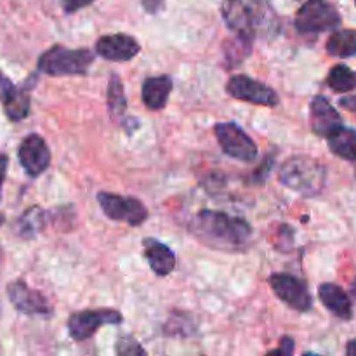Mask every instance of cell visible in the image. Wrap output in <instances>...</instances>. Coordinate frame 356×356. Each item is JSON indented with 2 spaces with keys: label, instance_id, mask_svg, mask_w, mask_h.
Masks as SVG:
<instances>
[{
  "label": "cell",
  "instance_id": "6da1fadb",
  "mask_svg": "<svg viewBox=\"0 0 356 356\" xmlns=\"http://www.w3.org/2000/svg\"><path fill=\"white\" fill-rule=\"evenodd\" d=\"M190 232L209 247L236 252L249 243L252 228L242 218H232L219 211H200L190 222Z\"/></svg>",
  "mask_w": 356,
  "mask_h": 356
},
{
  "label": "cell",
  "instance_id": "7a4b0ae2",
  "mask_svg": "<svg viewBox=\"0 0 356 356\" xmlns=\"http://www.w3.org/2000/svg\"><path fill=\"white\" fill-rule=\"evenodd\" d=\"M278 181L302 197H316L325 188L327 169L312 156H291L280 167Z\"/></svg>",
  "mask_w": 356,
  "mask_h": 356
},
{
  "label": "cell",
  "instance_id": "3957f363",
  "mask_svg": "<svg viewBox=\"0 0 356 356\" xmlns=\"http://www.w3.org/2000/svg\"><path fill=\"white\" fill-rule=\"evenodd\" d=\"M266 0H225L221 6L226 26L240 38H254L268 19Z\"/></svg>",
  "mask_w": 356,
  "mask_h": 356
},
{
  "label": "cell",
  "instance_id": "277c9868",
  "mask_svg": "<svg viewBox=\"0 0 356 356\" xmlns=\"http://www.w3.org/2000/svg\"><path fill=\"white\" fill-rule=\"evenodd\" d=\"M94 54L89 49H68L63 45H54L38 58L37 68L45 75L52 76L83 75L90 68Z\"/></svg>",
  "mask_w": 356,
  "mask_h": 356
},
{
  "label": "cell",
  "instance_id": "5b68a950",
  "mask_svg": "<svg viewBox=\"0 0 356 356\" xmlns=\"http://www.w3.org/2000/svg\"><path fill=\"white\" fill-rule=\"evenodd\" d=\"M343 21L339 10L327 0H308L296 14V30L299 33H322L337 28Z\"/></svg>",
  "mask_w": 356,
  "mask_h": 356
},
{
  "label": "cell",
  "instance_id": "8992f818",
  "mask_svg": "<svg viewBox=\"0 0 356 356\" xmlns=\"http://www.w3.org/2000/svg\"><path fill=\"white\" fill-rule=\"evenodd\" d=\"M97 204H99L104 216H108L113 221L138 226L148 219V209L138 198H129L122 197V195L101 191V193H97Z\"/></svg>",
  "mask_w": 356,
  "mask_h": 356
},
{
  "label": "cell",
  "instance_id": "52a82bcc",
  "mask_svg": "<svg viewBox=\"0 0 356 356\" xmlns=\"http://www.w3.org/2000/svg\"><path fill=\"white\" fill-rule=\"evenodd\" d=\"M216 139L222 152L240 162H254L257 159V146L243 129L233 122H221L214 127Z\"/></svg>",
  "mask_w": 356,
  "mask_h": 356
},
{
  "label": "cell",
  "instance_id": "ba28073f",
  "mask_svg": "<svg viewBox=\"0 0 356 356\" xmlns=\"http://www.w3.org/2000/svg\"><path fill=\"white\" fill-rule=\"evenodd\" d=\"M226 92L235 99L247 101L257 106L275 108L280 103V97L275 92V89L247 75H233L226 83Z\"/></svg>",
  "mask_w": 356,
  "mask_h": 356
},
{
  "label": "cell",
  "instance_id": "9c48e42d",
  "mask_svg": "<svg viewBox=\"0 0 356 356\" xmlns=\"http://www.w3.org/2000/svg\"><path fill=\"white\" fill-rule=\"evenodd\" d=\"M122 322L124 316L117 309H86L70 316L68 332L75 341H86L103 325H118Z\"/></svg>",
  "mask_w": 356,
  "mask_h": 356
},
{
  "label": "cell",
  "instance_id": "30bf717a",
  "mask_svg": "<svg viewBox=\"0 0 356 356\" xmlns=\"http://www.w3.org/2000/svg\"><path fill=\"white\" fill-rule=\"evenodd\" d=\"M270 285L277 298L294 312L306 313L312 309V294H309L305 282H301L299 278L292 277V275L275 273L270 277Z\"/></svg>",
  "mask_w": 356,
  "mask_h": 356
},
{
  "label": "cell",
  "instance_id": "8fae6325",
  "mask_svg": "<svg viewBox=\"0 0 356 356\" xmlns=\"http://www.w3.org/2000/svg\"><path fill=\"white\" fill-rule=\"evenodd\" d=\"M7 296H9L14 308L23 315L49 316L52 313V306L47 301V298L38 291H33L30 285L21 280L9 284Z\"/></svg>",
  "mask_w": 356,
  "mask_h": 356
},
{
  "label": "cell",
  "instance_id": "7c38bea8",
  "mask_svg": "<svg viewBox=\"0 0 356 356\" xmlns=\"http://www.w3.org/2000/svg\"><path fill=\"white\" fill-rule=\"evenodd\" d=\"M17 156H19L21 167L26 170L30 177L40 176L51 163V152H49L47 143L38 134H30L23 139Z\"/></svg>",
  "mask_w": 356,
  "mask_h": 356
},
{
  "label": "cell",
  "instance_id": "4fadbf2b",
  "mask_svg": "<svg viewBox=\"0 0 356 356\" xmlns=\"http://www.w3.org/2000/svg\"><path fill=\"white\" fill-rule=\"evenodd\" d=\"M141 45L127 33L104 35L96 42V52L108 61H131L139 54Z\"/></svg>",
  "mask_w": 356,
  "mask_h": 356
},
{
  "label": "cell",
  "instance_id": "5bb4252c",
  "mask_svg": "<svg viewBox=\"0 0 356 356\" xmlns=\"http://www.w3.org/2000/svg\"><path fill=\"white\" fill-rule=\"evenodd\" d=\"M309 120H312V129L316 136H327L343 125V118L337 113L336 108L330 104V101L323 96H315L309 104Z\"/></svg>",
  "mask_w": 356,
  "mask_h": 356
},
{
  "label": "cell",
  "instance_id": "9a60e30c",
  "mask_svg": "<svg viewBox=\"0 0 356 356\" xmlns=\"http://www.w3.org/2000/svg\"><path fill=\"white\" fill-rule=\"evenodd\" d=\"M0 101L6 115L13 122H19L30 113V94L24 87H16L0 75Z\"/></svg>",
  "mask_w": 356,
  "mask_h": 356
},
{
  "label": "cell",
  "instance_id": "2e32d148",
  "mask_svg": "<svg viewBox=\"0 0 356 356\" xmlns=\"http://www.w3.org/2000/svg\"><path fill=\"white\" fill-rule=\"evenodd\" d=\"M145 256L156 277H167L176 268V254L155 238L145 240Z\"/></svg>",
  "mask_w": 356,
  "mask_h": 356
},
{
  "label": "cell",
  "instance_id": "e0dca14e",
  "mask_svg": "<svg viewBox=\"0 0 356 356\" xmlns=\"http://www.w3.org/2000/svg\"><path fill=\"white\" fill-rule=\"evenodd\" d=\"M322 305L341 320H350L353 316V302L350 296L336 284H322L318 289Z\"/></svg>",
  "mask_w": 356,
  "mask_h": 356
},
{
  "label": "cell",
  "instance_id": "ac0fdd59",
  "mask_svg": "<svg viewBox=\"0 0 356 356\" xmlns=\"http://www.w3.org/2000/svg\"><path fill=\"white\" fill-rule=\"evenodd\" d=\"M170 90H172V79L170 76L159 75L146 79L141 92L143 103L148 110H162L169 101Z\"/></svg>",
  "mask_w": 356,
  "mask_h": 356
},
{
  "label": "cell",
  "instance_id": "d6986e66",
  "mask_svg": "<svg viewBox=\"0 0 356 356\" xmlns=\"http://www.w3.org/2000/svg\"><path fill=\"white\" fill-rule=\"evenodd\" d=\"M327 145L330 152L339 159L355 162L356 160V131L355 129L339 125L327 136Z\"/></svg>",
  "mask_w": 356,
  "mask_h": 356
},
{
  "label": "cell",
  "instance_id": "ffe728a7",
  "mask_svg": "<svg viewBox=\"0 0 356 356\" xmlns=\"http://www.w3.org/2000/svg\"><path fill=\"white\" fill-rule=\"evenodd\" d=\"M327 52L334 58H353L356 56V30L344 28L334 31L327 40Z\"/></svg>",
  "mask_w": 356,
  "mask_h": 356
},
{
  "label": "cell",
  "instance_id": "44dd1931",
  "mask_svg": "<svg viewBox=\"0 0 356 356\" xmlns=\"http://www.w3.org/2000/svg\"><path fill=\"white\" fill-rule=\"evenodd\" d=\"M45 225V212L40 207H30L21 214L16 222V233L21 238H33L42 232Z\"/></svg>",
  "mask_w": 356,
  "mask_h": 356
},
{
  "label": "cell",
  "instance_id": "7402d4cb",
  "mask_svg": "<svg viewBox=\"0 0 356 356\" xmlns=\"http://www.w3.org/2000/svg\"><path fill=\"white\" fill-rule=\"evenodd\" d=\"M108 111H110L113 120H120L127 108V99H125L124 83H122L120 76L111 75L110 83H108Z\"/></svg>",
  "mask_w": 356,
  "mask_h": 356
},
{
  "label": "cell",
  "instance_id": "603a6c76",
  "mask_svg": "<svg viewBox=\"0 0 356 356\" xmlns=\"http://www.w3.org/2000/svg\"><path fill=\"white\" fill-rule=\"evenodd\" d=\"M327 86L334 92H351L356 89V73L346 65H336L329 72L327 76Z\"/></svg>",
  "mask_w": 356,
  "mask_h": 356
},
{
  "label": "cell",
  "instance_id": "cb8c5ba5",
  "mask_svg": "<svg viewBox=\"0 0 356 356\" xmlns=\"http://www.w3.org/2000/svg\"><path fill=\"white\" fill-rule=\"evenodd\" d=\"M117 353L118 355H145L146 351L143 350V348L139 346L138 343H134L132 339H127V337H124V339L118 341Z\"/></svg>",
  "mask_w": 356,
  "mask_h": 356
},
{
  "label": "cell",
  "instance_id": "d4e9b609",
  "mask_svg": "<svg viewBox=\"0 0 356 356\" xmlns=\"http://www.w3.org/2000/svg\"><path fill=\"white\" fill-rule=\"evenodd\" d=\"M294 339H292V337H282V341H280V346L277 348V350H273V351H270V355H285V356H289V355H292L294 353Z\"/></svg>",
  "mask_w": 356,
  "mask_h": 356
},
{
  "label": "cell",
  "instance_id": "484cf974",
  "mask_svg": "<svg viewBox=\"0 0 356 356\" xmlns=\"http://www.w3.org/2000/svg\"><path fill=\"white\" fill-rule=\"evenodd\" d=\"M92 2L94 0H61L63 9H65V13H68V14L75 13V10L82 9V7L90 6Z\"/></svg>",
  "mask_w": 356,
  "mask_h": 356
},
{
  "label": "cell",
  "instance_id": "4316f807",
  "mask_svg": "<svg viewBox=\"0 0 356 356\" xmlns=\"http://www.w3.org/2000/svg\"><path fill=\"white\" fill-rule=\"evenodd\" d=\"M7 167H9V159L6 155H0V198H2V186L6 181Z\"/></svg>",
  "mask_w": 356,
  "mask_h": 356
},
{
  "label": "cell",
  "instance_id": "83f0119b",
  "mask_svg": "<svg viewBox=\"0 0 356 356\" xmlns=\"http://www.w3.org/2000/svg\"><path fill=\"white\" fill-rule=\"evenodd\" d=\"M341 106L346 108V110L353 111L356 115V94H351V96H346L341 99Z\"/></svg>",
  "mask_w": 356,
  "mask_h": 356
},
{
  "label": "cell",
  "instance_id": "f1b7e54d",
  "mask_svg": "<svg viewBox=\"0 0 356 356\" xmlns=\"http://www.w3.org/2000/svg\"><path fill=\"white\" fill-rule=\"evenodd\" d=\"M143 3L148 13H156L162 7V0H143Z\"/></svg>",
  "mask_w": 356,
  "mask_h": 356
},
{
  "label": "cell",
  "instance_id": "f546056e",
  "mask_svg": "<svg viewBox=\"0 0 356 356\" xmlns=\"http://www.w3.org/2000/svg\"><path fill=\"white\" fill-rule=\"evenodd\" d=\"M346 355L356 356V339L350 341V343H348V346H346Z\"/></svg>",
  "mask_w": 356,
  "mask_h": 356
},
{
  "label": "cell",
  "instance_id": "4dcf8cb0",
  "mask_svg": "<svg viewBox=\"0 0 356 356\" xmlns=\"http://www.w3.org/2000/svg\"><path fill=\"white\" fill-rule=\"evenodd\" d=\"M351 298H353V301L356 302V280L353 282V285H351Z\"/></svg>",
  "mask_w": 356,
  "mask_h": 356
},
{
  "label": "cell",
  "instance_id": "1f68e13d",
  "mask_svg": "<svg viewBox=\"0 0 356 356\" xmlns=\"http://www.w3.org/2000/svg\"><path fill=\"white\" fill-rule=\"evenodd\" d=\"M0 316H2V305H0Z\"/></svg>",
  "mask_w": 356,
  "mask_h": 356
},
{
  "label": "cell",
  "instance_id": "d6a6232c",
  "mask_svg": "<svg viewBox=\"0 0 356 356\" xmlns=\"http://www.w3.org/2000/svg\"><path fill=\"white\" fill-rule=\"evenodd\" d=\"M355 3H356V0H355Z\"/></svg>",
  "mask_w": 356,
  "mask_h": 356
}]
</instances>
